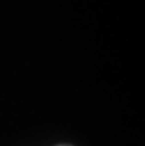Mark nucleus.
<instances>
[{"label": "nucleus", "mask_w": 145, "mask_h": 146, "mask_svg": "<svg viewBox=\"0 0 145 146\" xmlns=\"http://www.w3.org/2000/svg\"><path fill=\"white\" fill-rule=\"evenodd\" d=\"M59 146H67V145H59Z\"/></svg>", "instance_id": "f257e3e1"}]
</instances>
